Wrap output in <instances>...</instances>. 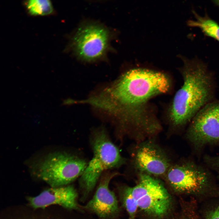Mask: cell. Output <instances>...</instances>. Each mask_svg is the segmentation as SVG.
I'll use <instances>...</instances> for the list:
<instances>
[{"label": "cell", "instance_id": "cell-1", "mask_svg": "<svg viewBox=\"0 0 219 219\" xmlns=\"http://www.w3.org/2000/svg\"><path fill=\"white\" fill-rule=\"evenodd\" d=\"M164 74L142 68L130 70L95 95L82 100L109 114L127 132L134 130L139 135H151L161 129L148 105L154 96L170 88Z\"/></svg>", "mask_w": 219, "mask_h": 219}, {"label": "cell", "instance_id": "cell-2", "mask_svg": "<svg viewBox=\"0 0 219 219\" xmlns=\"http://www.w3.org/2000/svg\"><path fill=\"white\" fill-rule=\"evenodd\" d=\"M180 69L183 83L176 93L169 108L168 116L175 126L191 120L197 113L214 100L215 83L214 73L207 64L197 58H182Z\"/></svg>", "mask_w": 219, "mask_h": 219}, {"label": "cell", "instance_id": "cell-3", "mask_svg": "<svg viewBox=\"0 0 219 219\" xmlns=\"http://www.w3.org/2000/svg\"><path fill=\"white\" fill-rule=\"evenodd\" d=\"M91 142L93 157L79 179L82 201L91 193L105 171L119 167L124 162L119 149L104 129L94 131Z\"/></svg>", "mask_w": 219, "mask_h": 219}, {"label": "cell", "instance_id": "cell-4", "mask_svg": "<svg viewBox=\"0 0 219 219\" xmlns=\"http://www.w3.org/2000/svg\"><path fill=\"white\" fill-rule=\"evenodd\" d=\"M87 165L85 161L77 156L55 152L40 162L38 175L52 187L67 186L82 175Z\"/></svg>", "mask_w": 219, "mask_h": 219}, {"label": "cell", "instance_id": "cell-5", "mask_svg": "<svg viewBox=\"0 0 219 219\" xmlns=\"http://www.w3.org/2000/svg\"><path fill=\"white\" fill-rule=\"evenodd\" d=\"M130 187L138 208L149 215L161 218L169 210L172 203L170 195L163 185L150 175L141 174L139 182Z\"/></svg>", "mask_w": 219, "mask_h": 219}, {"label": "cell", "instance_id": "cell-6", "mask_svg": "<svg viewBox=\"0 0 219 219\" xmlns=\"http://www.w3.org/2000/svg\"><path fill=\"white\" fill-rule=\"evenodd\" d=\"M109 34L99 25L90 24L80 28L74 36L72 47L81 59L92 61L101 57L107 48Z\"/></svg>", "mask_w": 219, "mask_h": 219}, {"label": "cell", "instance_id": "cell-7", "mask_svg": "<svg viewBox=\"0 0 219 219\" xmlns=\"http://www.w3.org/2000/svg\"><path fill=\"white\" fill-rule=\"evenodd\" d=\"M191 121L188 136L194 144L202 145L219 141V100L206 105Z\"/></svg>", "mask_w": 219, "mask_h": 219}, {"label": "cell", "instance_id": "cell-8", "mask_svg": "<svg viewBox=\"0 0 219 219\" xmlns=\"http://www.w3.org/2000/svg\"><path fill=\"white\" fill-rule=\"evenodd\" d=\"M167 178L173 188L180 193H200L209 184L208 176L206 172L192 164L171 167L167 171Z\"/></svg>", "mask_w": 219, "mask_h": 219}, {"label": "cell", "instance_id": "cell-9", "mask_svg": "<svg viewBox=\"0 0 219 219\" xmlns=\"http://www.w3.org/2000/svg\"><path fill=\"white\" fill-rule=\"evenodd\" d=\"M117 175L109 172L103 174L95 193L83 209L95 214L100 219H114L117 217L119 212L118 200L109 187L111 180Z\"/></svg>", "mask_w": 219, "mask_h": 219}, {"label": "cell", "instance_id": "cell-10", "mask_svg": "<svg viewBox=\"0 0 219 219\" xmlns=\"http://www.w3.org/2000/svg\"><path fill=\"white\" fill-rule=\"evenodd\" d=\"M78 198L75 188L67 185L51 187L36 196L30 197L28 200L30 205L35 209L58 205L68 209L81 211L83 209L78 203Z\"/></svg>", "mask_w": 219, "mask_h": 219}, {"label": "cell", "instance_id": "cell-11", "mask_svg": "<svg viewBox=\"0 0 219 219\" xmlns=\"http://www.w3.org/2000/svg\"><path fill=\"white\" fill-rule=\"evenodd\" d=\"M136 167L147 174L161 175L168 171L169 160L163 152L151 143L141 145L137 149L135 157Z\"/></svg>", "mask_w": 219, "mask_h": 219}, {"label": "cell", "instance_id": "cell-12", "mask_svg": "<svg viewBox=\"0 0 219 219\" xmlns=\"http://www.w3.org/2000/svg\"><path fill=\"white\" fill-rule=\"evenodd\" d=\"M192 12L195 19L189 20L188 22V26L199 28L205 35L219 42V24L207 15L202 16L194 10Z\"/></svg>", "mask_w": 219, "mask_h": 219}, {"label": "cell", "instance_id": "cell-13", "mask_svg": "<svg viewBox=\"0 0 219 219\" xmlns=\"http://www.w3.org/2000/svg\"><path fill=\"white\" fill-rule=\"evenodd\" d=\"M25 5L28 12L32 16H46L53 11V6L50 0H29Z\"/></svg>", "mask_w": 219, "mask_h": 219}, {"label": "cell", "instance_id": "cell-14", "mask_svg": "<svg viewBox=\"0 0 219 219\" xmlns=\"http://www.w3.org/2000/svg\"><path fill=\"white\" fill-rule=\"evenodd\" d=\"M122 204L127 212L130 219H135L137 209V203L133 197L130 187H124L120 192Z\"/></svg>", "mask_w": 219, "mask_h": 219}, {"label": "cell", "instance_id": "cell-15", "mask_svg": "<svg viewBox=\"0 0 219 219\" xmlns=\"http://www.w3.org/2000/svg\"><path fill=\"white\" fill-rule=\"evenodd\" d=\"M207 219H219V207L210 215Z\"/></svg>", "mask_w": 219, "mask_h": 219}, {"label": "cell", "instance_id": "cell-16", "mask_svg": "<svg viewBox=\"0 0 219 219\" xmlns=\"http://www.w3.org/2000/svg\"><path fill=\"white\" fill-rule=\"evenodd\" d=\"M213 2L216 5L219 6V0H214Z\"/></svg>", "mask_w": 219, "mask_h": 219}, {"label": "cell", "instance_id": "cell-17", "mask_svg": "<svg viewBox=\"0 0 219 219\" xmlns=\"http://www.w3.org/2000/svg\"><path fill=\"white\" fill-rule=\"evenodd\" d=\"M217 163H218V164L219 165V158H218V159H217Z\"/></svg>", "mask_w": 219, "mask_h": 219}, {"label": "cell", "instance_id": "cell-18", "mask_svg": "<svg viewBox=\"0 0 219 219\" xmlns=\"http://www.w3.org/2000/svg\"><path fill=\"white\" fill-rule=\"evenodd\" d=\"M218 207H219V206H218Z\"/></svg>", "mask_w": 219, "mask_h": 219}]
</instances>
